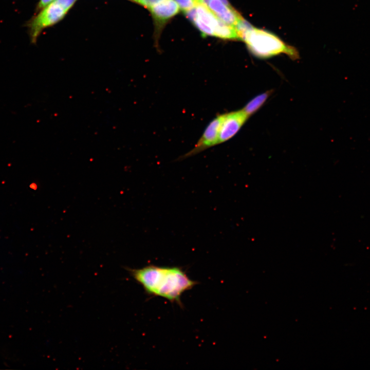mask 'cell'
Returning a JSON list of instances; mask_svg holds the SVG:
<instances>
[{"mask_svg": "<svg viewBox=\"0 0 370 370\" xmlns=\"http://www.w3.org/2000/svg\"><path fill=\"white\" fill-rule=\"evenodd\" d=\"M271 93L270 90L256 96L246 104L242 110L249 117L262 106Z\"/></svg>", "mask_w": 370, "mask_h": 370, "instance_id": "obj_9", "label": "cell"}, {"mask_svg": "<svg viewBox=\"0 0 370 370\" xmlns=\"http://www.w3.org/2000/svg\"><path fill=\"white\" fill-rule=\"evenodd\" d=\"M217 17L224 23L234 27L243 17L227 0H199Z\"/></svg>", "mask_w": 370, "mask_h": 370, "instance_id": "obj_7", "label": "cell"}, {"mask_svg": "<svg viewBox=\"0 0 370 370\" xmlns=\"http://www.w3.org/2000/svg\"><path fill=\"white\" fill-rule=\"evenodd\" d=\"M235 28L238 39L243 40L250 52L258 58H268L280 53H285L292 59L298 58L297 50L292 47L275 34L253 27L244 19Z\"/></svg>", "mask_w": 370, "mask_h": 370, "instance_id": "obj_2", "label": "cell"}, {"mask_svg": "<svg viewBox=\"0 0 370 370\" xmlns=\"http://www.w3.org/2000/svg\"><path fill=\"white\" fill-rule=\"evenodd\" d=\"M185 12L186 16L205 35H213L224 39H238L234 27L221 21L199 2L195 7Z\"/></svg>", "mask_w": 370, "mask_h": 370, "instance_id": "obj_3", "label": "cell"}, {"mask_svg": "<svg viewBox=\"0 0 370 370\" xmlns=\"http://www.w3.org/2000/svg\"><path fill=\"white\" fill-rule=\"evenodd\" d=\"M149 9L156 20L165 21L175 15L179 7L175 0H161Z\"/></svg>", "mask_w": 370, "mask_h": 370, "instance_id": "obj_8", "label": "cell"}, {"mask_svg": "<svg viewBox=\"0 0 370 370\" xmlns=\"http://www.w3.org/2000/svg\"><path fill=\"white\" fill-rule=\"evenodd\" d=\"M248 118L242 109L222 114L219 132V144L233 137Z\"/></svg>", "mask_w": 370, "mask_h": 370, "instance_id": "obj_5", "label": "cell"}, {"mask_svg": "<svg viewBox=\"0 0 370 370\" xmlns=\"http://www.w3.org/2000/svg\"><path fill=\"white\" fill-rule=\"evenodd\" d=\"M183 11H187L195 7L199 3V0H175Z\"/></svg>", "mask_w": 370, "mask_h": 370, "instance_id": "obj_10", "label": "cell"}, {"mask_svg": "<svg viewBox=\"0 0 370 370\" xmlns=\"http://www.w3.org/2000/svg\"><path fill=\"white\" fill-rule=\"evenodd\" d=\"M76 1L54 0L42 8L27 24L31 42H36L44 29L62 20Z\"/></svg>", "mask_w": 370, "mask_h": 370, "instance_id": "obj_4", "label": "cell"}, {"mask_svg": "<svg viewBox=\"0 0 370 370\" xmlns=\"http://www.w3.org/2000/svg\"><path fill=\"white\" fill-rule=\"evenodd\" d=\"M161 0H140L139 3L149 9L153 5L158 3Z\"/></svg>", "mask_w": 370, "mask_h": 370, "instance_id": "obj_11", "label": "cell"}, {"mask_svg": "<svg viewBox=\"0 0 370 370\" xmlns=\"http://www.w3.org/2000/svg\"><path fill=\"white\" fill-rule=\"evenodd\" d=\"M221 115L217 116L207 126L200 139L194 147L187 154L179 157V159L194 156L203 151L219 144V132Z\"/></svg>", "mask_w": 370, "mask_h": 370, "instance_id": "obj_6", "label": "cell"}, {"mask_svg": "<svg viewBox=\"0 0 370 370\" xmlns=\"http://www.w3.org/2000/svg\"><path fill=\"white\" fill-rule=\"evenodd\" d=\"M131 1H133L139 3L140 0H131Z\"/></svg>", "mask_w": 370, "mask_h": 370, "instance_id": "obj_13", "label": "cell"}, {"mask_svg": "<svg viewBox=\"0 0 370 370\" xmlns=\"http://www.w3.org/2000/svg\"><path fill=\"white\" fill-rule=\"evenodd\" d=\"M126 270L147 294L161 297L179 304L182 294L197 284L178 267L150 265L139 269L126 268Z\"/></svg>", "mask_w": 370, "mask_h": 370, "instance_id": "obj_1", "label": "cell"}, {"mask_svg": "<svg viewBox=\"0 0 370 370\" xmlns=\"http://www.w3.org/2000/svg\"><path fill=\"white\" fill-rule=\"evenodd\" d=\"M54 0H40L37 6V10L42 9Z\"/></svg>", "mask_w": 370, "mask_h": 370, "instance_id": "obj_12", "label": "cell"}]
</instances>
